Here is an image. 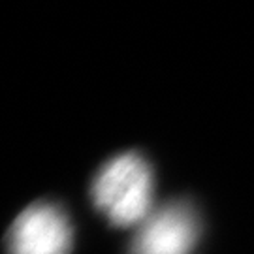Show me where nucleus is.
I'll return each mask as SVG.
<instances>
[{
    "mask_svg": "<svg viewBox=\"0 0 254 254\" xmlns=\"http://www.w3.org/2000/svg\"><path fill=\"white\" fill-rule=\"evenodd\" d=\"M72 224L61 207L40 201L19 215L8 232L9 254H70Z\"/></svg>",
    "mask_w": 254,
    "mask_h": 254,
    "instance_id": "obj_3",
    "label": "nucleus"
},
{
    "mask_svg": "<svg viewBox=\"0 0 254 254\" xmlns=\"http://www.w3.org/2000/svg\"><path fill=\"white\" fill-rule=\"evenodd\" d=\"M91 196L96 209L115 226L141 224L153 211V172L137 153H125L100 168Z\"/></svg>",
    "mask_w": 254,
    "mask_h": 254,
    "instance_id": "obj_1",
    "label": "nucleus"
},
{
    "mask_svg": "<svg viewBox=\"0 0 254 254\" xmlns=\"http://www.w3.org/2000/svg\"><path fill=\"white\" fill-rule=\"evenodd\" d=\"M198 234L200 222L190 203L170 201L141 222L130 254H190Z\"/></svg>",
    "mask_w": 254,
    "mask_h": 254,
    "instance_id": "obj_2",
    "label": "nucleus"
}]
</instances>
